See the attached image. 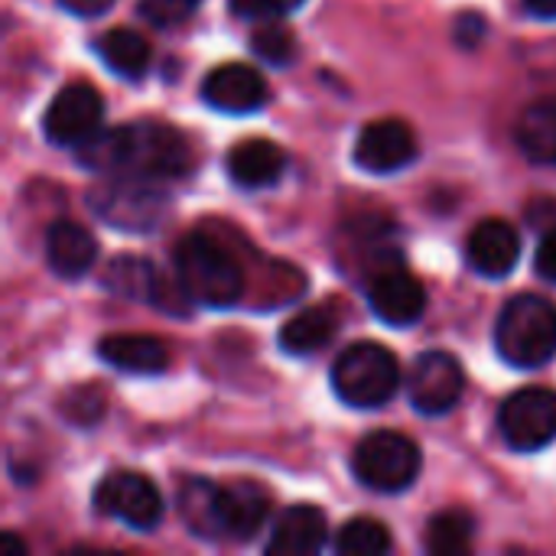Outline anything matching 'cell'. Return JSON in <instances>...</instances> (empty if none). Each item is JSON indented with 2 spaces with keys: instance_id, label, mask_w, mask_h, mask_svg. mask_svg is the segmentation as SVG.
Instances as JSON below:
<instances>
[{
  "instance_id": "18",
  "label": "cell",
  "mask_w": 556,
  "mask_h": 556,
  "mask_svg": "<svg viewBox=\"0 0 556 556\" xmlns=\"http://www.w3.org/2000/svg\"><path fill=\"white\" fill-rule=\"evenodd\" d=\"M94 257H98V244L88 228H81L75 222H55L46 231V264L62 280H75L81 274H88Z\"/></svg>"
},
{
  "instance_id": "14",
  "label": "cell",
  "mask_w": 556,
  "mask_h": 556,
  "mask_svg": "<svg viewBox=\"0 0 556 556\" xmlns=\"http://www.w3.org/2000/svg\"><path fill=\"white\" fill-rule=\"evenodd\" d=\"M368 303L375 316L388 326H410L427 309V290L407 270H384L368 287Z\"/></svg>"
},
{
  "instance_id": "32",
  "label": "cell",
  "mask_w": 556,
  "mask_h": 556,
  "mask_svg": "<svg viewBox=\"0 0 556 556\" xmlns=\"http://www.w3.org/2000/svg\"><path fill=\"white\" fill-rule=\"evenodd\" d=\"M456 36H459V42H463V46H476V42L485 36V20H482V16H476V13L459 16V23H456Z\"/></svg>"
},
{
  "instance_id": "7",
  "label": "cell",
  "mask_w": 556,
  "mask_h": 556,
  "mask_svg": "<svg viewBox=\"0 0 556 556\" xmlns=\"http://www.w3.org/2000/svg\"><path fill=\"white\" fill-rule=\"evenodd\" d=\"M498 430L518 453H538L556 440V391L525 388L515 391L498 410Z\"/></svg>"
},
{
  "instance_id": "13",
  "label": "cell",
  "mask_w": 556,
  "mask_h": 556,
  "mask_svg": "<svg viewBox=\"0 0 556 556\" xmlns=\"http://www.w3.org/2000/svg\"><path fill=\"white\" fill-rule=\"evenodd\" d=\"M466 257L476 274L482 277H508L521 257V238L518 231L502 218H485L469 231Z\"/></svg>"
},
{
  "instance_id": "19",
  "label": "cell",
  "mask_w": 556,
  "mask_h": 556,
  "mask_svg": "<svg viewBox=\"0 0 556 556\" xmlns=\"http://www.w3.org/2000/svg\"><path fill=\"white\" fill-rule=\"evenodd\" d=\"M176 508L182 525L205 541L225 538V521H222V485L208 479H189L179 485Z\"/></svg>"
},
{
  "instance_id": "16",
  "label": "cell",
  "mask_w": 556,
  "mask_h": 556,
  "mask_svg": "<svg viewBox=\"0 0 556 556\" xmlns=\"http://www.w3.org/2000/svg\"><path fill=\"white\" fill-rule=\"evenodd\" d=\"M287 169L283 150L267 137H244L228 150V176L241 189H267Z\"/></svg>"
},
{
  "instance_id": "1",
  "label": "cell",
  "mask_w": 556,
  "mask_h": 556,
  "mask_svg": "<svg viewBox=\"0 0 556 556\" xmlns=\"http://www.w3.org/2000/svg\"><path fill=\"white\" fill-rule=\"evenodd\" d=\"M78 156L88 169L121 173L134 179H176L192 169L189 140L169 124L137 121L114 130H98L78 147Z\"/></svg>"
},
{
  "instance_id": "29",
  "label": "cell",
  "mask_w": 556,
  "mask_h": 556,
  "mask_svg": "<svg viewBox=\"0 0 556 556\" xmlns=\"http://www.w3.org/2000/svg\"><path fill=\"white\" fill-rule=\"evenodd\" d=\"M104 397H101V391H94V388H78L65 404H62V410H65V417L72 420V424H78V427H91L101 414H104Z\"/></svg>"
},
{
  "instance_id": "3",
  "label": "cell",
  "mask_w": 556,
  "mask_h": 556,
  "mask_svg": "<svg viewBox=\"0 0 556 556\" xmlns=\"http://www.w3.org/2000/svg\"><path fill=\"white\" fill-rule=\"evenodd\" d=\"M495 349L511 368H541L556 355V306L521 293L505 303L495 323Z\"/></svg>"
},
{
  "instance_id": "30",
  "label": "cell",
  "mask_w": 556,
  "mask_h": 556,
  "mask_svg": "<svg viewBox=\"0 0 556 556\" xmlns=\"http://www.w3.org/2000/svg\"><path fill=\"white\" fill-rule=\"evenodd\" d=\"M306 0H228L231 13L244 16V20H274V16H287L296 7H303Z\"/></svg>"
},
{
  "instance_id": "35",
  "label": "cell",
  "mask_w": 556,
  "mask_h": 556,
  "mask_svg": "<svg viewBox=\"0 0 556 556\" xmlns=\"http://www.w3.org/2000/svg\"><path fill=\"white\" fill-rule=\"evenodd\" d=\"M0 551H3V554H13V556H23V554H26V547H23V544H20V541H16L13 534H7V538H3V544H0Z\"/></svg>"
},
{
  "instance_id": "12",
  "label": "cell",
  "mask_w": 556,
  "mask_h": 556,
  "mask_svg": "<svg viewBox=\"0 0 556 556\" xmlns=\"http://www.w3.org/2000/svg\"><path fill=\"white\" fill-rule=\"evenodd\" d=\"M352 156H355V166L368 173H397L417 156V137L404 121L384 117V121L368 124L358 134Z\"/></svg>"
},
{
  "instance_id": "22",
  "label": "cell",
  "mask_w": 556,
  "mask_h": 556,
  "mask_svg": "<svg viewBox=\"0 0 556 556\" xmlns=\"http://www.w3.org/2000/svg\"><path fill=\"white\" fill-rule=\"evenodd\" d=\"M518 150L538 163V166H556V98L531 104L518 127H515Z\"/></svg>"
},
{
  "instance_id": "11",
  "label": "cell",
  "mask_w": 556,
  "mask_h": 556,
  "mask_svg": "<svg viewBox=\"0 0 556 556\" xmlns=\"http://www.w3.org/2000/svg\"><path fill=\"white\" fill-rule=\"evenodd\" d=\"M202 98L222 114H251L267 104V81L248 62H225L205 75Z\"/></svg>"
},
{
  "instance_id": "33",
  "label": "cell",
  "mask_w": 556,
  "mask_h": 556,
  "mask_svg": "<svg viewBox=\"0 0 556 556\" xmlns=\"http://www.w3.org/2000/svg\"><path fill=\"white\" fill-rule=\"evenodd\" d=\"M114 0H59L62 10L75 13V16H98L111 7Z\"/></svg>"
},
{
  "instance_id": "34",
  "label": "cell",
  "mask_w": 556,
  "mask_h": 556,
  "mask_svg": "<svg viewBox=\"0 0 556 556\" xmlns=\"http://www.w3.org/2000/svg\"><path fill=\"white\" fill-rule=\"evenodd\" d=\"M525 10L538 20H556V0H525Z\"/></svg>"
},
{
  "instance_id": "26",
  "label": "cell",
  "mask_w": 556,
  "mask_h": 556,
  "mask_svg": "<svg viewBox=\"0 0 556 556\" xmlns=\"http://www.w3.org/2000/svg\"><path fill=\"white\" fill-rule=\"evenodd\" d=\"M336 551L345 556H378L391 551V534L375 518H352L336 538Z\"/></svg>"
},
{
  "instance_id": "17",
  "label": "cell",
  "mask_w": 556,
  "mask_h": 556,
  "mask_svg": "<svg viewBox=\"0 0 556 556\" xmlns=\"http://www.w3.org/2000/svg\"><path fill=\"white\" fill-rule=\"evenodd\" d=\"M270 518V495L248 479H238L231 485H222V521L225 538L251 541Z\"/></svg>"
},
{
  "instance_id": "28",
  "label": "cell",
  "mask_w": 556,
  "mask_h": 556,
  "mask_svg": "<svg viewBox=\"0 0 556 556\" xmlns=\"http://www.w3.org/2000/svg\"><path fill=\"white\" fill-rule=\"evenodd\" d=\"M202 0H137V10L153 26H179L195 16Z\"/></svg>"
},
{
  "instance_id": "27",
  "label": "cell",
  "mask_w": 556,
  "mask_h": 556,
  "mask_svg": "<svg viewBox=\"0 0 556 556\" xmlns=\"http://www.w3.org/2000/svg\"><path fill=\"white\" fill-rule=\"evenodd\" d=\"M251 52L261 55V59L270 62V65H290V62L296 59L300 46H296V36H293L287 26L267 23V26L254 29V36H251Z\"/></svg>"
},
{
  "instance_id": "15",
  "label": "cell",
  "mask_w": 556,
  "mask_h": 556,
  "mask_svg": "<svg viewBox=\"0 0 556 556\" xmlns=\"http://www.w3.org/2000/svg\"><path fill=\"white\" fill-rule=\"evenodd\" d=\"M329 538V521L316 505H293L287 508L267 541L270 556H309L319 554Z\"/></svg>"
},
{
  "instance_id": "24",
  "label": "cell",
  "mask_w": 556,
  "mask_h": 556,
  "mask_svg": "<svg viewBox=\"0 0 556 556\" xmlns=\"http://www.w3.org/2000/svg\"><path fill=\"white\" fill-rule=\"evenodd\" d=\"M336 326H339V319L329 306L303 309L293 319H287V326L280 329V349L290 355H313L332 342Z\"/></svg>"
},
{
  "instance_id": "25",
  "label": "cell",
  "mask_w": 556,
  "mask_h": 556,
  "mask_svg": "<svg viewBox=\"0 0 556 556\" xmlns=\"http://www.w3.org/2000/svg\"><path fill=\"white\" fill-rule=\"evenodd\" d=\"M472 538H476V521L466 511H443V515L430 518V525H427V551L430 554H463L472 547Z\"/></svg>"
},
{
  "instance_id": "6",
  "label": "cell",
  "mask_w": 556,
  "mask_h": 556,
  "mask_svg": "<svg viewBox=\"0 0 556 556\" xmlns=\"http://www.w3.org/2000/svg\"><path fill=\"white\" fill-rule=\"evenodd\" d=\"M88 208L108 222L111 228L121 231H153L166 212H169V195L153 186V179H134L121 176L117 182L98 186L88 192Z\"/></svg>"
},
{
  "instance_id": "8",
  "label": "cell",
  "mask_w": 556,
  "mask_h": 556,
  "mask_svg": "<svg viewBox=\"0 0 556 556\" xmlns=\"http://www.w3.org/2000/svg\"><path fill=\"white\" fill-rule=\"evenodd\" d=\"M94 511L108 515L134 531H153L163 521V498L156 485L140 472H114L94 489Z\"/></svg>"
},
{
  "instance_id": "5",
  "label": "cell",
  "mask_w": 556,
  "mask_h": 556,
  "mask_svg": "<svg viewBox=\"0 0 556 556\" xmlns=\"http://www.w3.org/2000/svg\"><path fill=\"white\" fill-rule=\"evenodd\" d=\"M420 466L424 459H420L417 443L391 430L368 433L355 446V456H352L355 479L368 485L371 492H384V495L410 489L414 479L420 476Z\"/></svg>"
},
{
  "instance_id": "10",
  "label": "cell",
  "mask_w": 556,
  "mask_h": 556,
  "mask_svg": "<svg viewBox=\"0 0 556 556\" xmlns=\"http://www.w3.org/2000/svg\"><path fill=\"white\" fill-rule=\"evenodd\" d=\"M466 391L463 365L450 352H424L410 371V404L427 417L450 414Z\"/></svg>"
},
{
  "instance_id": "2",
  "label": "cell",
  "mask_w": 556,
  "mask_h": 556,
  "mask_svg": "<svg viewBox=\"0 0 556 556\" xmlns=\"http://www.w3.org/2000/svg\"><path fill=\"white\" fill-rule=\"evenodd\" d=\"M173 267L179 290L202 306H235L244 290V274L235 264V257L208 235L189 231L173 251Z\"/></svg>"
},
{
  "instance_id": "4",
  "label": "cell",
  "mask_w": 556,
  "mask_h": 556,
  "mask_svg": "<svg viewBox=\"0 0 556 556\" xmlns=\"http://www.w3.org/2000/svg\"><path fill=\"white\" fill-rule=\"evenodd\" d=\"M401 384V365L391 349L378 342H355L349 345L332 365V391L349 407H384Z\"/></svg>"
},
{
  "instance_id": "9",
  "label": "cell",
  "mask_w": 556,
  "mask_h": 556,
  "mask_svg": "<svg viewBox=\"0 0 556 556\" xmlns=\"http://www.w3.org/2000/svg\"><path fill=\"white\" fill-rule=\"evenodd\" d=\"M101 117H104L101 94L88 81H75L52 98L42 117V130L59 147H81L101 130Z\"/></svg>"
},
{
  "instance_id": "21",
  "label": "cell",
  "mask_w": 556,
  "mask_h": 556,
  "mask_svg": "<svg viewBox=\"0 0 556 556\" xmlns=\"http://www.w3.org/2000/svg\"><path fill=\"white\" fill-rule=\"evenodd\" d=\"M104 287L124 300H140V303H166L169 296V287L156 274V267L134 254H121L108 264Z\"/></svg>"
},
{
  "instance_id": "31",
  "label": "cell",
  "mask_w": 556,
  "mask_h": 556,
  "mask_svg": "<svg viewBox=\"0 0 556 556\" xmlns=\"http://www.w3.org/2000/svg\"><path fill=\"white\" fill-rule=\"evenodd\" d=\"M534 270H538L544 280L556 283V228L554 231H547V235H544V241L538 244V254H534Z\"/></svg>"
},
{
  "instance_id": "23",
  "label": "cell",
  "mask_w": 556,
  "mask_h": 556,
  "mask_svg": "<svg viewBox=\"0 0 556 556\" xmlns=\"http://www.w3.org/2000/svg\"><path fill=\"white\" fill-rule=\"evenodd\" d=\"M94 52L101 55V62L121 75V78H143L147 68H150V42L127 29V26H114L108 29L98 42H94Z\"/></svg>"
},
{
  "instance_id": "20",
  "label": "cell",
  "mask_w": 556,
  "mask_h": 556,
  "mask_svg": "<svg viewBox=\"0 0 556 556\" xmlns=\"http://www.w3.org/2000/svg\"><path fill=\"white\" fill-rule=\"evenodd\" d=\"M98 355L101 362H108L117 371H130V375H156L169 365V352L160 339L153 336H108L98 342Z\"/></svg>"
}]
</instances>
